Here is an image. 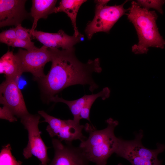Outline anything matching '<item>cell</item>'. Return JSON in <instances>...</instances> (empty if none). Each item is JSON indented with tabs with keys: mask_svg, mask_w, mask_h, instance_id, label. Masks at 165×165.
<instances>
[{
	"mask_svg": "<svg viewBox=\"0 0 165 165\" xmlns=\"http://www.w3.org/2000/svg\"><path fill=\"white\" fill-rule=\"evenodd\" d=\"M136 2L142 8L148 10L152 8L157 10L161 14L163 13L162 7L165 3V0H138Z\"/></svg>",
	"mask_w": 165,
	"mask_h": 165,
	"instance_id": "18",
	"label": "cell"
},
{
	"mask_svg": "<svg viewBox=\"0 0 165 165\" xmlns=\"http://www.w3.org/2000/svg\"><path fill=\"white\" fill-rule=\"evenodd\" d=\"M16 38V32L14 28L3 31L0 34L1 42L5 43L8 46Z\"/></svg>",
	"mask_w": 165,
	"mask_h": 165,
	"instance_id": "19",
	"label": "cell"
},
{
	"mask_svg": "<svg viewBox=\"0 0 165 165\" xmlns=\"http://www.w3.org/2000/svg\"><path fill=\"white\" fill-rule=\"evenodd\" d=\"M17 80L6 78L0 86V103L20 118L29 114Z\"/></svg>",
	"mask_w": 165,
	"mask_h": 165,
	"instance_id": "8",
	"label": "cell"
},
{
	"mask_svg": "<svg viewBox=\"0 0 165 165\" xmlns=\"http://www.w3.org/2000/svg\"><path fill=\"white\" fill-rule=\"evenodd\" d=\"M106 122L107 127L99 130L86 123L84 129L89 136L81 142L79 146L89 162L96 165H106L117 146L118 138L115 136L114 131L119 122L111 118Z\"/></svg>",
	"mask_w": 165,
	"mask_h": 165,
	"instance_id": "3",
	"label": "cell"
},
{
	"mask_svg": "<svg viewBox=\"0 0 165 165\" xmlns=\"http://www.w3.org/2000/svg\"><path fill=\"white\" fill-rule=\"evenodd\" d=\"M94 103L91 102L87 104L81 110L80 114V119H85L90 122V108Z\"/></svg>",
	"mask_w": 165,
	"mask_h": 165,
	"instance_id": "23",
	"label": "cell"
},
{
	"mask_svg": "<svg viewBox=\"0 0 165 165\" xmlns=\"http://www.w3.org/2000/svg\"><path fill=\"white\" fill-rule=\"evenodd\" d=\"M118 165H123V164H122L121 163H119Z\"/></svg>",
	"mask_w": 165,
	"mask_h": 165,
	"instance_id": "25",
	"label": "cell"
},
{
	"mask_svg": "<svg viewBox=\"0 0 165 165\" xmlns=\"http://www.w3.org/2000/svg\"><path fill=\"white\" fill-rule=\"evenodd\" d=\"M9 144L3 146L0 153V165H22V162L17 160L12 154Z\"/></svg>",
	"mask_w": 165,
	"mask_h": 165,
	"instance_id": "17",
	"label": "cell"
},
{
	"mask_svg": "<svg viewBox=\"0 0 165 165\" xmlns=\"http://www.w3.org/2000/svg\"><path fill=\"white\" fill-rule=\"evenodd\" d=\"M0 73L6 78L17 80L23 73L18 60L12 51L8 50L0 59Z\"/></svg>",
	"mask_w": 165,
	"mask_h": 165,
	"instance_id": "15",
	"label": "cell"
},
{
	"mask_svg": "<svg viewBox=\"0 0 165 165\" xmlns=\"http://www.w3.org/2000/svg\"><path fill=\"white\" fill-rule=\"evenodd\" d=\"M0 118L7 120L10 122L17 121V119L12 112L6 107L0 108Z\"/></svg>",
	"mask_w": 165,
	"mask_h": 165,
	"instance_id": "22",
	"label": "cell"
},
{
	"mask_svg": "<svg viewBox=\"0 0 165 165\" xmlns=\"http://www.w3.org/2000/svg\"><path fill=\"white\" fill-rule=\"evenodd\" d=\"M109 1V0H95V2L96 4H97L103 6H107V3Z\"/></svg>",
	"mask_w": 165,
	"mask_h": 165,
	"instance_id": "24",
	"label": "cell"
},
{
	"mask_svg": "<svg viewBox=\"0 0 165 165\" xmlns=\"http://www.w3.org/2000/svg\"><path fill=\"white\" fill-rule=\"evenodd\" d=\"M128 9L127 19L134 25L138 39V43L132 46V52L143 54H147L151 47L164 49L165 40L159 32L156 12L141 7L135 1L131 2Z\"/></svg>",
	"mask_w": 165,
	"mask_h": 165,
	"instance_id": "2",
	"label": "cell"
},
{
	"mask_svg": "<svg viewBox=\"0 0 165 165\" xmlns=\"http://www.w3.org/2000/svg\"><path fill=\"white\" fill-rule=\"evenodd\" d=\"M26 0H0V28L21 24L28 16L25 8Z\"/></svg>",
	"mask_w": 165,
	"mask_h": 165,
	"instance_id": "10",
	"label": "cell"
},
{
	"mask_svg": "<svg viewBox=\"0 0 165 165\" xmlns=\"http://www.w3.org/2000/svg\"><path fill=\"white\" fill-rule=\"evenodd\" d=\"M40 116L29 114L20 119L21 122L28 133V142L23 149V155L25 159L33 155L41 162L39 165H47L50 162L47 153L48 148L41 136L38 127Z\"/></svg>",
	"mask_w": 165,
	"mask_h": 165,
	"instance_id": "5",
	"label": "cell"
},
{
	"mask_svg": "<svg viewBox=\"0 0 165 165\" xmlns=\"http://www.w3.org/2000/svg\"><path fill=\"white\" fill-rule=\"evenodd\" d=\"M135 136L134 139L130 141L118 138L115 152L117 156L126 159L132 165H162V161L159 160L158 156L164 151L165 145L158 143L156 149H150L142 143L143 137L142 130Z\"/></svg>",
	"mask_w": 165,
	"mask_h": 165,
	"instance_id": "4",
	"label": "cell"
},
{
	"mask_svg": "<svg viewBox=\"0 0 165 165\" xmlns=\"http://www.w3.org/2000/svg\"><path fill=\"white\" fill-rule=\"evenodd\" d=\"M17 38L28 41H31L30 30L23 27L21 24L15 28Z\"/></svg>",
	"mask_w": 165,
	"mask_h": 165,
	"instance_id": "21",
	"label": "cell"
},
{
	"mask_svg": "<svg viewBox=\"0 0 165 165\" xmlns=\"http://www.w3.org/2000/svg\"><path fill=\"white\" fill-rule=\"evenodd\" d=\"M15 54L18 60L22 73L30 72L35 79L37 80L45 75L44 68L47 63L51 61L52 58L51 49L44 45L31 51L20 48Z\"/></svg>",
	"mask_w": 165,
	"mask_h": 165,
	"instance_id": "7",
	"label": "cell"
},
{
	"mask_svg": "<svg viewBox=\"0 0 165 165\" xmlns=\"http://www.w3.org/2000/svg\"><path fill=\"white\" fill-rule=\"evenodd\" d=\"M111 90L109 88H104L100 92L95 94L85 95L81 98L72 101L64 100L56 95L50 99V101L56 102H62L68 106L73 116V120L76 122L80 123V112L84 107L88 103L94 102L98 97H101L105 100L110 96Z\"/></svg>",
	"mask_w": 165,
	"mask_h": 165,
	"instance_id": "12",
	"label": "cell"
},
{
	"mask_svg": "<svg viewBox=\"0 0 165 165\" xmlns=\"http://www.w3.org/2000/svg\"><path fill=\"white\" fill-rule=\"evenodd\" d=\"M9 46L13 47L24 48L26 50L31 51L36 49L38 47L35 46L34 42L16 38L9 44Z\"/></svg>",
	"mask_w": 165,
	"mask_h": 165,
	"instance_id": "20",
	"label": "cell"
},
{
	"mask_svg": "<svg viewBox=\"0 0 165 165\" xmlns=\"http://www.w3.org/2000/svg\"><path fill=\"white\" fill-rule=\"evenodd\" d=\"M52 143L54 157L47 165H88L89 161L79 147L71 143L64 145L58 139L53 138Z\"/></svg>",
	"mask_w": 165,
	"mask_h": 165,
	"instance_id": "9",
	"label": "cell"
},
{
	"mask_svg": "<svg viewBox=\"0 0 165 165\" xmlns=\"http://www.w3.org/2000/svg\"><path fill=\"white\" fill-rule=\"evenodd\" d=\"M86 1L85 0H62L60 2L59 6L56 7L54 10L53 13L62 12L67 15L71 21L74 31V35L76 36L81 34L76 24L77 13L81 6Z\"/></svg>",
	"mask_w": 165,
	"mask_h": 165,
	"instance_id": "16",
	"label": "cell"
},
{
	"mask_svg": "<svg viewBox=\"0 0 165 165\" xmlns=\"http://www.w3.org/2000/svg\"><path fill=\"white\" fill-rule=\"evenodd\" d=\"M50 49L52 53L51 68L46 75L38 80L50 98L72 85H88L91 91L98 87L92 75L94 72L102 71L98 58L84 64L76 57L74 48L61 50Z\"/></svg>",
	"mask_w": 165,
	"mask_h": 165,
	"instance_id": "1",
	"label": "cell"
},
{
	"mask_svg": "<svg viewBox=\"0 0 165 165\" xmlns=\"http://www.w3.org/2000/svg\"><path fill=\"white\" fill-rule=\"evenodd\" d=\"M57 1L55 0H32L30 13L34 20L30 31L31 36L35 30L38 20L41 18L46 19L49 14L53 13Z\"/></svg>",
	"mask_w": 165,
	"mask_h": 165,
	"instance_id": "14",
	"label": "cell"
},
{
	"mask_svg": "<svg viewBox=\"0 0 165 165\" xmlns=\"http://www.w3.org/2000/svg\"><path fill=\"white\" fill-rule=\"evenodd\" d=\"M85 126L73 119L64 120L61 125L49 134L51 137L57 136L61 141H64L67 143H71L73 141L79 140L81 142L86 139L82 130Z\"/></svg>",
	"mask_w": 165,
	"mask_h": 165,
	"instance_id": "13",
	"label": "cell"
},
{
	"mask_svg": "<svg viewBox=\"0 0 165 165\" xmlns=\"http://www.w3.org/2000/svg\"><path fill=\"white\" fill-rule=\"evenodd\" d=\"M31 36L48 48L58 49L61 48L62 50L73 48L74 46L79 42L81 38L83 37L81 34L78 36L74 35L70 36L62 30H59L56 33L35 30Z\"/></svg>",
	"mask_w": 165,
	"mask_h": 165,
	"instance_id": "11",
	"label": "cell"
},
{
	"mask_svg": "<svg viewBox=\"0 0 165 165\" xmlns=\"http://www.w3.org/2000/svg\"><path fill=\"white\" fill-rule=\"evenodd\" d=\"M122 4L112 6H103L96 4L94 19L87 25L85 32L88 38L90 39L94 34L99 32L109 33L115 24L129 9H125Z\"/></svg>",
	"mask_w": 165,
	"mask_h": 165,
	"instance_id": "6",
	"label": "cell"
}]
</instances>
